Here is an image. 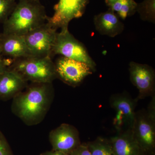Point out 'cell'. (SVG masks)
<instances>
[{
    "label": "cell",
    "instance_id": "cell-1",
    "mask_svg": "<svg viewBox=\"0 0 155 155\" xmlns=\"http://www.w3.org/2000/svg\"><path fill=\"white\" fill-rule=\"evenodd\" d=\"M43 6L39 0H19L3 24V33L24 36L47 21Z\"/></svg>",
    "mask_w": 155,
    "mask_h": 155
},
{
    "label": "cell",
    "instance_id": "cell-2",
    "mask_svg": "<svg viewBox=\"0 0 155 155\" xmlns=\"http://www.w3.org/2000/svg\"><path fill=\"white\" fill-rule=\"evenodd\" d=\"M18 73L26 81L51 84L57 77L54 63L50 57L31 56L14 60L8 68Z\"/></svg>",
    "mask_w": 155,
    "mask_h": 155
},
{
    "label": "cell",
    "instance_id": "cell-3",
    "mask_svg": "<svg viewBox=\"0 0 155 155\" xmlns=\"http://www.w3.org/2000/svg\"><path fill=\"white\" fill-rule=\"evenodd\" d=\"M35 83L19 94L15 101L18 116L26 121H33L42 116L49 104L50 84Z\"/></svg>",
    "mask_w": 155,
    "mask_h": 155
},
{
    "label": "cell",
    "instance_id": "cell-4",
    "mask_svg": "<svg viewBox=\"0 0 155 155\" xmlns=\"http://www.w3.org/2000/svg\"><path fill=\"white\" fill-rule=\"evenodd\" d=\"M132 130L142 152L152 151L155 145V95L152 97L147 110L136 113Z\"/></svg>",
    "mask_w": 155,
    "mask_h": 155
},
{
    "label": "cell",
    "instance_id": "cell-5",
    "mask_svg": "<svg viewBox=\"0 0 155 155\" xmlns=\"http://www.w3.org/2000/svg\"><path fill=\"white\" fill-rule=\"evenodd\" d=\"M56 54L83 62L89 65L94 72L95 71L96 64L86 48L69 32L68 27L62 28L57 33L52 55Z\"/></svg>",
    "mask_w": 155,
    "mask_h": 155
},
{
    "label": "cell",
    "instance_id": "cell-6",
    "mask_svg": "<svg viewBox=\"0 0 155 155\" xmlns=\"http://www.w3.org/2000/svg\"><path fill=\"white\" fill-rule=\"evenodd\" d=\"M57 30L47 22L24 35L29 55L51 58L58 33Z\"/></svg>",
    "mask_w": 155,
    "mask_h": 155
},
{
    "label": "cell",
    "instance_id": "cell-7",
    "mask_svg": "<svg viewBox=\"0 0 155 155\" xmlns=\"http://www.w3.org/2000/svg\"><path fill=\"white\" fill-rule=\"evenodd\" d=\"M89 0H59L54 7V13L47 22L57 29L68 27L69 22L83 16Z\"/></svg>",
    "mask_w": 155,
    "mask_h": 155
},
{
    "label": "cell",
    "instance_id": "cell-8",
    "mask_svg": "<svg viewBox=\"0 0 155 155\" xmlns=\"http://www.w3.org/2000/svg\"><path fill=\"white\" fill-rule=\"evenodd\" d=\"M54 64L57 77L72 86L80 84L94 72L87 64L64 57L58 58Z\"/></svg>",
    "mask_w": 155,
    "mask_h": 155
},
{
    "label": "cell",
    "instance_id": "cell-9",
    "mask_svg": "<svg viewBox=\"0 0 155 155\" xmlns=\"http://www.w3.org/2000/svg\"><path fill=\"white\" fill-rule=\"evenodd\" d=\"M130 81L137 89V100H142L155 95V74L152 67L132 61L129 64Z\"/></svg>",
    "mask_w": 155,
    "mask_h": 155
},
{
    "label": "cell",
    "instance_id": "cell-10",
    "mask_svg": "<svg viewBox=\"0 0 155 155\" xmlns=\"http://www.w3.org/2000/svg\"><path fill=\"white\" fill-rule=\"evenodd\" d=\"M53 150L69 154L81 144L79 133L75 127L63 124L50 134Z\"/></svg>",
    "mask_w": 155,
    "mask_h": 155
},
{
    "label": "cell",
    "instance_id": "cell-11",
    "mask_svg": "<svg viewBox=\"0 0 155 155\" xmlns=\"http://www.w3.org/2000/svg\"><path fill=\"white\" fill-rule=\"evenodd\" d=\"M138 100L133 99L126 93L113 95L110 100L111 107L116 111L118 122L123 123L126 129L133 127L135 119L136 107Z\"/></svg>",
    "mask_w": 155,
    "mask_h": 155
},
{
    "label": "cell",
    "instance_id": "cell-12",
    "mask_svg": "<svg viewBox=\"0 0 155 155\" xmlns=\"http://www.w3.org/2000/svg\"><path fill=\"white\" fill-rule=\"evenodd\" d=\"M110 141L114 155H142L143 153L134 137L132 129L120 130Z\"/></svg>",
    "mask_w": 155,
    "mask_h": 155
},
{
    "label": "cell",
    "instance_id": "cell-13",
    "mask_svg": "<svg viewBox=\"0 0 155 155\" xmlns=\"http://www.w3.org/2000/svg\"><path fill=\"white\" fill-rule=\"evenodd\" d=\"M0 51L14 60L30 56L24 36L15 35L0 34Z\"/></svg>",
    "mask_w": 155,
    "mask_h": 155
},
{
    "label": "cell",
    "instance_id": "cell-14",
    "mask_svg": "<svg viewBox=\"0 0 155 155\" xmlns=\"http://www.w3.org/2000/svg\"><path fill=\"white\" fill-rule=\"evenodd\" d=\"M94 22L96 29L102 35L114 38L124 30V24L120 18L110 8L105 12L95 16Z\"/></svg>",
    "mask_w": 155,
    "mask_h": 155
},
{
    "label": "cell",
    "instance_id": "cell-15",
    "mask_svg": "<svg viewBox=\"0 0 155 155\" xmlns=\"http://www.w3.org/2000/svg\"><path fill=\"white\" fill-rule=\"evenodd\" d=\"M27 82L17 72L7 69L0 75V98L8 99L16 96L25 88Z\"/></svg>",
    "mask_w": 155,
    "mask_h": 155
},
{
    "label": "cell",
    "instance_id": "cell-16",
    "mask_svg": "<svg viewBox=\"0 0 155 155\" xmlns=\"http://www.w3.org/2000/svg\"><path fill=\"white\" fill-rule=\"evenodd\" d=\"M137 6L134 0H117L109 8L116 12L120 19L125 20L136 12Z\"/></svg>",
    "mask_w": 155,
    "mask_h": 155
},
{
    "label": "cell",
    "instance_id": "cell-17",
    "mask_svg": "<svg viewBox=\"0 0 155 155\" xmlns=\"http://www.w3.org/2000/svg\"><path fill=\"white\" fill-rule=\"evenodd\" d=\"M87 145L91 155H114L110 140L103 137H98Z\"/></svg>",
    "mask_w": 155,
    "mask_h": 155
},
{
    "label": "cell",
    "instance_id": "cell-18",
    "mask_svg": "<svg viewBox=\"0 0 155 155\" xmlns=\"http://www.w3.org/2000/svg\"><path fill=\"white\" fill-rule=\"evenodd\" d=\"M136 11L143 21L155 23V0H144L143 3L137 4Z\"/></svg>",
    "mask_w": 155,
    "mask_h": 155
},
{
    "label": "cell",
    "instance_id": "cell-19",
    "mask_svg": "<svg viewBox=\"0 0 155 155\" xmlns=\"http://www.w3.org/2000/svg\"><path fill=\"white\" fill-rule=\"evenodd\" d=\"M15 0H0V23H4L15 8Z\"/></svg>",
    "mask_w": 155,
    "mask_h": 155
},
{
    "label": "cell",
    "instance_id": "cell-20",
    "mask_svg": "<svg viewBox=\"0 0 155 155\" xmlns=\"http://www.w3.org/2000/svg\"><path fill=\"white\" fill-rule=\"evenodd\" d=\"M69 155H91L87 144H80L69 153Z\"/></svg>",
    "mask_w": 155,
    "mask_h": 155
},
{
    "label": "cell",
    "instance_id": "cell-21",
    "mask_svg": "<svg viewBox=\"0 0 155 155\" xmlns=\"http://www.w3.org/2000/svg\"><path fill=\"white\" fill-rule=\"evenodd\" d=\"M0 155H10V153L7 145L1 138H0Z\"/></svg>",
    "mask_w": 155,
    "mask_h": 155
},
{
    "label": "cell",
    "instance_id": "cell-22",
    "mask_svg": "<svg viewBox=\"0 0 155 155\" xmlns=\"http://www.w3.org/2000/svg\"><path fill=\"white\" fill-rule=\"evenodd\" d=\"M8 69V66L6 64L5 60V58H3V56L0 51V75H2Z\"/></svg>",
    "mask_w": 155,
    "mask_h": 155
},
{
    "label": "cell",
    "instance_id": "cell-23",
    "mask_svg": "<svg viewBox=\"0 0 155 155\" xmlns=\"http://www.w3.org/2000/svg\"><path fill=\"white\" fill-rule=\"evenodd\" d=\"M116 1L117 0H105V2L106 5L109 7L111 5L114 4Z\"/></svg>",
    "mask_w": 155,
    "mask_h": 155
},
{
    "label": "cell",
    "instance_id": "cell-24",
    "mask_svg": "<svg viewBox=\"0 0 155 155\" xmlns=\"http://www.w3.org/2000/svg\"><path fill=\"white\" fill-rule=\"evenodd\" d=\"M42 155H55V153L54 151H53L48 152L42 154Z\"/></svg>",
    "mask_w": 155,
    "mask_h": 155
},
{
    "label": "cell",
    "instance_id": "cell-25",
    "mask_svg": "<svg viewBox=\"0 0 155 155\" xmlns=\"http://www.w3.org/2000/svg\"><path fill=\"white\" fill-rule=\"evenodd\" d=\"M55 155H69V154L66 153L64 152H62L55 151Z\"/></svg>",
    "mask_w": 155,
    "mask_h": 155
}]
</instances>
